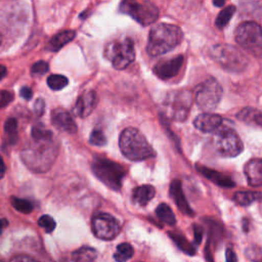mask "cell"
I'll return each mask as SVG.
<instances>
[{
    "label": "cell",
    "instance_id": "cell-1",
    "mask_svg": "<svg viewBox=\"0 0 262 262\" xmlns=\"http://www.w3.org/2000/svg\"><path fill=\"white\" fill-rule=\"evenodd\" d=\"M57 154L58 145L53 136L32 137V140L21 150L20 157L29 169L36 173H43L51 168Z\"/></svg>",
    "mask_w": 262,
    "mask_h": 262
},
{
    "label": "cell",
    "instance_id": "cell-2",
    "mask_svg": "<svg viewBox=\"0 0 262 262\" xmlns=\"http://www.w3.org/2000/svg\"><path fill=\"white\" fill-rule=\"evenodd\" d=\"M182 31L171 24H159L151 28L146 46L147 53L151 56L162 55L175 48L182 41Z\"/></svg>",
    "mask_w": 262,
    "mask_h": 262
},
{
    "label": "cell",
    "instance_id": "cell-3",
    "mask_svg": "<svg viewBox=\"0 0 262 262\" xmlns=\"http://www.w3.org/2000/svg\"><path fill=\"white\" fill-rule=\"evenodd\" d=\"M119 145L122 154L131 161H143L156 155L144 135L133 127H128L121 133Z\"/></svg>",
    "mask_w": 262,
    "mask_h": 262
},
{
    "label": "cell",
    "instance_id": "cell-4",
    "mask_svg": "<svg viewBox=\"0 0 262 262\" xmlns=\"http://www.w3.org/2000/svg\"><path fill=\"white\" fill-rule=\"evenodd\" d=\"M91 168L93 174L108 188L120 190L122 181L126 176V169L117 162L102 158L94 157Z\"/></svg>",
    "mask_w": 262,
    "mask_h": 262
},
{
    "label": "cell",
    "instance_id": "cell-5",
    "mask_svg": "<svg viewBox=\"0 0 262 262\" xmlns=\"http://www.w3.org/2000/svg\"><path fill=\"white\" fill-rule=\"evenodd\" d=\"M212 58L225 71L243 72L248 66L247 57L237 48L227 44H217L211 48Z\"/></svg>",
    "mask_w": 262,
    "mask_h": 262
},
{
    "label": "cell",
    "instance_id": "cell-6",
    "mask_svg": "<svg viewBox=\"0 0 262 262\" xmlns=\"http://www.w3.org/2000/svg\"><path fill=\"white\" fill-rule=\"evenodd\" d=\"M235 41L250 54L262 58V28L254 21H244L234 32Z\"/></svg>",
    "mask_w": 262,
    "mask_h": 262
},
{
    "label": "cell",
    "instance_id": "cell-7",
    "mask_svg": "<svg viewBox=\"0 0 262 262\" xmlns=\"http://www.w3.org/2000/svg\"><path fill=\"white\" fill-rule=\"evenodd\" d=\"M104 55L115 69L124 70L135 59L134 43L128 37L112 41L106 45Z\"/></svg>",
    "mask_w": 262,
    "mask_h": 262
},
{
    "label": "cell",
    "instance_id": "cell-8",
    "mask_svg": "<svg viewBox=\"0 0 262 262\" xmlns=\"http://www.w3.org/2000/svg\"><path fill=\"white\" fill-rule=\"evenodd\" d=\"M213 145L220 156L226 158L236 157L244 149L239 136L233 129L225 126H221L214 132Z\"/></svg>",
    "mask_w": 262,
    "mask_h": 262
},
{
    "label": "cell",
    "instance_id": "cell-9",
    "mask_svg": "<svg viewBox=\"0 0 262 262\" xmlns=\"http://www.w3.org/2000/svg\"><path fill=\"white\" fill-rule=\"evenodd\" d=\"M222 88L218 81L209 78L195 87V102L205 112H212L221 100Z\"/></svg>",
    "mask_w": 262,
    "mask_h": 262
},
{
    "label": "cell",
    "instance_id": "cell-10",
    "mask_svg": "<svg viewBox=\"0 0 262 262\" xmlns=\"http://www.w3.org/2000/svg\"><path fill=\"white\" fill-rule=\"evenodd\" d=\"M122 13L130 15L142 26L155 23L159 17V9L151 3L139 2L137 0H122L119 6Z\"/></svg>",
    "mask_w": 262,
    "mask_h": 262
},
{
    "label": "cell",
    "instance_id": "cell-11",
    "mask_svg": "<svg viewBox=\"0 0 262 262\" xmlns=\"http://www.w3.org/2000/svg\"><path fill=\"white\" fill-rule=\"evenodd\" d=\"M191 105V94L188 91L180 90L171 92L163 105L165 114L176 121L186 119Z\"/></svg>",
    "mask_w": 262,
    "mask_h": 262
},
{
    "label": "cell",
    "instance_id": "cell-12",
    "mask_svg": "<svg viewBox=\"0 0 262 262\" xmlns=\"http://www.w3.org/2000/svg\"><path fill=\"white\" fill-rule=\"evenodd\" d=\"M92 231L94 235L103 241L114 239L120 232L119 221L107 213H97L92 218Z\"/></svg>",
    "mask_w": 262,
    "mask_h": 262
},
{
    "label": "cell",
    "instance_id": "cell-13",
    "mask_svg": "<svg viewBox=\"0 0 262 262\" xmlns=\"http://www.w3.org/2000/svg\"><path fill=\"white\" fill-rule=\"evenodd\" d=\"M183 55H176L170 59L161 60L155 66L154 73L162 80L171 79L179 73L183 64Z\"/></svg>",
    "mask_w": 262,
    "mask_h": 262
},
{
    "label": "cell",
    "instance_id": "cell-14",
    "mask_svg": "<svg viewBox=\"0 0 262 262\" xmlns=\"http://www.w3.org/2000/svg\"><path fill=\"white\" fill-rule=\"evenodd\" d=\"M97 104V95L95 91L89 90L82 93L76 100L73 107V114L80 118L89 116Z\"/></svg>",
    "mask_w": 262,
    "mask_h": 262
},
{
    "label": "cell",
    "instance_id": "cell-15",
    "mask_svg": "<svg viewBox=\"0 0 262 262\" xmlns=\"http://www.w3.org/2000/svg\"><path fill=\"white\" fill-rule=\"evenodd\" d=\"M51 122L54 127L60 131L68 133H75L77 131V125L73 117L63 108L58 107L52 112Z\"/></svg>",
    "mask_w": 262,
    "mask_h": 262
},
{
    "label": "cell",
    "instance_id": "cell-16",
    "mask_svg": "<svg viewBox=\"0 0 262 262\" xmlns=\"http://www.w3.org/2000/svg\"><path fill=\"white\" fill-rule=\"evenodd\" d=\"M194 127L205 133H214L218 128L222 126V118L218 115L206 112L193 121Z\"/></svg>",
    "mask_w": 262,
    "mask_h": 262
},
{
    "label": "cell",
    "instance_id": "cell-17",
    "mask_svg": "<svg viewBox=\"0 0 262 262\" xmlns=\"http://www.w3.org/2000/svg\"><path fill=\"white\" fill-rule=\"evenodd\" d=\"M170 194H171V198L174 200L175 204L177 205L178 209L183 214L189 215V216L193 215V211L190 209V207H189V205H188V203H187V201L184 196L182 186H181V182L178 179H175L171 182Z\"/></svg>",
    "mask_w": 262,
    "mask_h": 262
},
{
    "label": "cell",
    "instance_id": "cell-18",
    "mask_svg": "<svg viewBox=\"0 0 262 262\" xmlns=\"http://www.w3.org/2000/svg\"><path fill=\"white\" fill-rule=\"evenodd\" d=\"M245 175L251 186L262 185V159H253L245 166Z\"/></svg>",
    "mask_w": 262,
    "mask_h": 262
},
{
    "label": "cell",
    "instance_id": "cell-19",
    "mask_svg": "<svg viewBox=\"0 0 262 262\" xmlns=\"http://www.w3.org/2000/svg\"><path fill=\"white\" fill-rule=\"evenodd\" d=\"M76 36L75 31L66 30L54 35L46 45V49L49 51H57L64 45L70 43Z\"/></svg>",
    "mask_w": 262,
    "mask_h": 262
},
{
    "label": "cell",
    "instance_id": "cell-20",
    "mask_svg": "<svg viewBox=\"0 0 262 262\" xmlns=\"http://www.w3.org/2000/svg\"><path fill=\"white\" fill-rule=\"evenodd\" d=\"M198 169L204 176H206L208 179H210L212 182L216 183L217 185H220L223 187H231L234 185L231 178L226 176L225 174H222L216 170L209 169L207 167H198Z\"/></svg>",
    "mask_w": 262,
    "mask_h": 262
},
{
    "label": "cell",
    "instance_id": "cell-21",
    "mask_svg": "<svg viewBox=\"0 0 262 262\" xmlns=\"http://www.w3.org/2000/svg\"><path fill=\"white\" fill-rule=\"evenodd\" d=\"M155 194H156L155 187L149 184H144L136 187L133 191L132 196H133L134 203L140 206H145L149 201L152 200Z\"/></svg>",
    "mask_w": 262,
    "mask_h": 262
},
{
    "label": "cell",
    "instance_id": "cell-22",
    "mask_svg": "<svg viewBox=\"0 0 262 262\" xmlns=\"http://www.w3.org/2000/svg\"><path fill=\"white\" fill-rule=\"evenodd\" d=\"M236 118L247 124H255L262 126V113L252 107L243 108L236 115Z\"/></svg>",
    "mask_w": 262,
    "mask_h": 262
},
{
    "label": "cell",
    "instance_id": "cell-23",
    "mask_svg": "<svg viewBox=\"0 0 262 262\" xmlns=\"http://www.w3.org/2000/svg\"><path fill=\"white\" fill-rule=\"evenodd\" d=\"M261 199L262 193L259 191H238L233 196V201L241 206H249Z\"/></svg>",
    "mask_w": 262,
    "mask_h": 262
},
{
    "label": "cell",
    "instance_id": "cell-24",
    "mask_svg": "<svg viewBox=\"0 0 262 262\" xmlns=\"http://www.w3.org/2000/svg\"><path fill=\"white\" fill-rule=\"evenodd\" d=\"M97 257V252L95 249L90 247H82L76 250L72 255V260L76 262H90L95 260Z\"/></svg>",
    "mask_w": 262,
    "mask_h": 262
},
{
    "label": "cell",
    "instance_id": "cell-25",
    "mask_svg": "<svg viewBox=\"0 0 262 262\" xmlns=\"http://www.w3.org/2000/svg\"><path fill=\"white\" fill-rule=\"evenodd\" d=\"M156 215L158 216V218L162 222H164V223H166L168 225H174L175 222H176V218H175V215H174L173 211L165 203H162V204H160L157 207Z\"/></svg>",
    "mask_w": 262,
    "mask_h": 262
},
{
    "label": "cell",
    "instance_id": "cell-26",
    "mask_svg": "<svg viewBox=\"0 0 262 262\" xmlns=\"http://www.w3.org/2000/svg\"><path fill=\"white\" fill-rule=\"evenodd\" d=\"M169 235L174 241V243L178 246V248L184 253H186L187 255H193L195 253L194 247L183 235L179 233H174V232H169Z\"/></svg>",
    "mask_w": 262,
    "mask_h": 262
},
{
    "label": "cell",
    "instance_id": "cell-27",
    "mask_svg": "<svg viewBox=\"0 0 262 262\" xmlns=\"http://www.w3.org/2000/svg\"><path fill=\"white\" fill-rule=\"evenodd\" d=\"M134 250L132 246L128 243H122L117 247V251L114 254V258L119 262H124L132 258Z\"/></svg>",
    "mask_w": 262,
    "mask_h": 262
},
{
    "label": "cell",
    "instance_id": "cell-28",
    "mask_svg": "<svg viewBox=\"0 0 262 262\" xmlns=\"http://www.w3.org/2000/svg\"><path fill=\"white\" fill-rule=\"evenodd\" d=\"M234 12H235V6L233 5H229L224 9H222L216 18V27L219 29H223L228 24V21L230 20Z\"/></svg>",
    "mask_w": 262,
    "mask_h": 262
},
{
    "label": "cell",
    "instance_id": "cell-29",
    "mask_svg": "<svg viewBox=\"0 0 262 262\" xmlns=\"http://www.w3.org/2000/svg\"><path fill=\"white\" fill-rule=\"evenodd\" d=\"M68 83H69L68 78L62 75L53 74L47 78V84H48L49 88H51L52 90H55V91L61 90L62 88H64L68 85Z\"/></svg>",
    "mask_w": 262,
    "mask_h": 262
},
{
    "label": "cell",
    "instance_id": "cell-30",
    "mask_svg": "<svg viewBox=\"0 0 262 262\" xmlns=\"http://www.w3.org/2000/svg\"><path fill=\"white\" fill-rule=\"evenodd\" d=\"M11 205L12 207L17 210L18 212H21L24 214H29L32 212L33 210V205L31 204V202L25 200V199H19L16 196H11L10 199Z\"/></svg>",
    "mask_w": 262,
    "mask_h": 262
},
{
    "label": "cell",
    "instance_id": "cell-31",
    "mask_svg": "<svg viewBox=\"0 0 262 262\" xmlns=\"http://www.w3.org/2000/svg\"><path fill=\"white\" fill-rule=\"evenodd\" d=\"M17 121L14 118L8 119L4 124V131L10 140V143H13L17 139Z\"/></svg>",
    "mask_w": 262,
    "mask_h": 262
},
{
    "label": "cell",
    "instance_id": "cell-32",
    "mask_svg": "<svg viewBox=\"0 0 262 262\" xmlns=\"http://www.w3.org/2000/svg\"><path fill=\"white\" fill-rule=\"evenodd\" d=\"M38 224L39 226H41L42 228H44V230L46 232H51L54 230L55 228V221L52 217H50L49 215H43L39 218L38 220Z\"/></svg>",
    "mask_w": 262,
    "mask_h": 262
},
{
    "label": "cell",
    "instance_id": "cell-33",
    "mask_svg": "<svg viewBox=\"0 0 262 262\" xmlns=\"http://www.w3.org/2000/svg\"><path fill=\"white\" fill-rule=\"evenodd\" d=\"M89 141L93 145L102 146V145H104L106 143V138H105V136H104L102 131H100V130H93L91 135H90Z\"/></svg>",
    "mask_w": 262,
    "mask_h": 262
},
{
    "label": "cell",
    "instance_id": "cell-34",
    "mask_svg": "<svg viewBox=\"0 0 262 262\" xmlns=\"http://www.w3.org/2000/svg\"><path fill=\"white\" fill-rule=\"evenodd\" d=\"M49 67H48V63L44 60H40V61H37L33 64L32 69H31V73L33 75H43L45 74L47 71H48Z\"/></svg>",
    "mask_w": 262,
    "mask_h": 262
},
{
    "label": "cell",
    "instance_id": "cell-35",
    "mask_svg": "<svg viewBox=\"0 0 262 262\" xmlns=\"http://www.w3.org/2000/svg\"><path fill=\"white\" fill-rule=\"evenodd\" d=\"M13 100V93L10 91H2L0 95V107H5Z\"/></svg>",
    "mask_w": 262,
    "mask_h": 262
},
{
    "label": "cell",
    "instance_id": "cell-36",
    "mask_svg": "<svg viewBox=\"0 0 262 262\" xmlns=\"http://www.w3.org/2000/svg\"><path fill=\"white\" fill-rule=\"evenodd\" d=\"M34 111H35L36 115H38V116H42L43 115V113L45 111V101L42 98H38L35 101Z\"/></svg>",
    "mask_w": 262,
    "mask_h": 262
},
{
    "label": "cell",
    "instance_id": "cell-37",
    "mask_svg": "<svg viewBox=\"0 0 262 262\" xmlns=\"http://www.w3.org/2000/svg\"><path fill=\"white\" fill-rule=\"evenodd\" d=\"M19 94H20V96H21L24 99H26V100H30V99L32 98V96H33V92H32L31 88L26 87V86L23 87V88H20Z\"/></svg>",
    "mask_w": 262,
    "mask_h": 262
},
{
    "label": "cell",
    "instance_id": "cell-38",
    "mask_svg": "<svg viewBox=\"0 0 262 262\" xmlns=\"http://www.w3.org/2000/svg\"><path fill=\"white\" fill-rule=\"evenodd\" d=\"M193 233H194V242L199 245L202 241V237H203V230L200 226L198 225H194V229H193Z\"/></svg>",
    "mask_w": 262,
    "mask_h": 262
},
{
    "label": "cell",
    "instance_id": "cell-39",
    "mask_svg": "<svg viewBox=\"0 0 262 262\" xmlns=\"http://www.w3.org/2000/svg\"><path fill=\"white\" fill-rule=\"evenodd\" d=\"M226 260L229 261V262L237 260V258H236V256H235V254H234V252L232 251L231 248H228L226 250Z\"/></svg>",
    "mask_w": 262,
    "mask_h": 262
},
{
    "label": "cell",
    "instance_id": "cell-40",
    "mask_svg": "<svg viewBox=\"0 0 262 262\" xmlns=\"http://www.w3.org/2000/svg\"><path fill=\"white\" fill-rule=\"evenodd\" d=\"M11 261H35L34 258L30 257V256H25V255H18V256H15L13 258H11Z\"/></svg>",
    "mask_w": 262,
    "mask_h": 262
},
{
    "label": "cell",
    "instance_id": "cell-41",
    "mask_svg": "<svg viewBox=\"0 0 262 262\" xmlns=\"http://www.w3.org/2000/svg\"><path fill=\"white\" fill-rule=\"evenodd\" d=\"M5 171H6V166H5V164H4V161H3L2 157L0 156V179L4 176Z\"/></svg>",
    "mask_w": 262,
    "mask_h": 262
},
{
    "label": "cell",
    "instance_id": "cell-42",
    "mask_svg": "<svg viewBox=\"0 0 262 262\" xmlns=\"http://www.w3.org/2000/svg\"><path fill=\"white\" fill-rule=\"evenodd\" d=\"M7 220L6 219H2V218H0V234L2 233V231H3V229L7 226Z\"/></svg>",
    "mask_w": 262,
    "mask_h": 262
},
{
    "label": "cell",
    "instance_id": "cell-43",
    "mask_svg": "<svg viewBox=\"0 0 262 262\" xmlns=\"http://www.w3.org/2000/svg\"><path fill=\"white\" fill-rule=\"evenodd\" d=\"M6 73H7V70L4 66L0 64V80L3 79L5 76H6Z\"/></svg>",
    "mask_w": 262,
    "mask_h": 262
},
{
    "label": "cell",
    "instance_id": "cell-44",
    "mask_svg": "<svg viewBox=\"0 0 262 262\" xmlns=\"http://www.w3.org/2000/svg\"><path fill=\"white\" fill-rule=\"evenodd\" d=\"M224 2H225V0H213V3H214V5L215 6H222L223 4H224Z\"/></svg>",
    "mask_w": 262,
    "mask_h": 262
},
{
    "label": "cell",
    "instance_id": "cell-45",
    "mask_svg": "<svg viewBox=\"0 0 262 262\" xmlns=\"http://www.w3.org/2000/svg\"><path fill=\"white\" fill-rule=\"evenodd\" d=\"M1 41H2V37H1V34H0V44H1Z\"/></svg>",
    "mask_w": 262,
    "mask_h": 262
}]
</instances>
